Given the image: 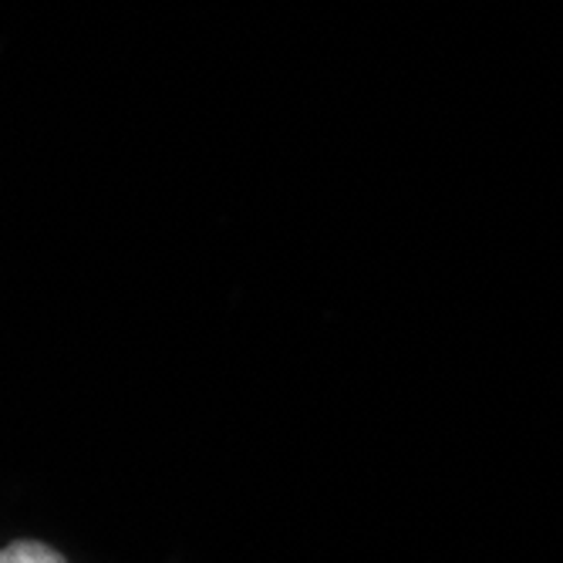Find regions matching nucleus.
<instances>
[{
	"instance_id": "1",
	"label": "nucleus",
	"mask_w": 563,
	"mask_h": 563,
	"mask_svg": "<svg viewBox=\"0 0 563 563\" xmlns=\"http://www.w3.org/2000/svg\"><path fill=\"white\" fill-rule=\"evenodd\" d=\"M0 563H68L58 547H51L44 540H14L8 547H0Z\"/></svg>"
}]
</instances>
